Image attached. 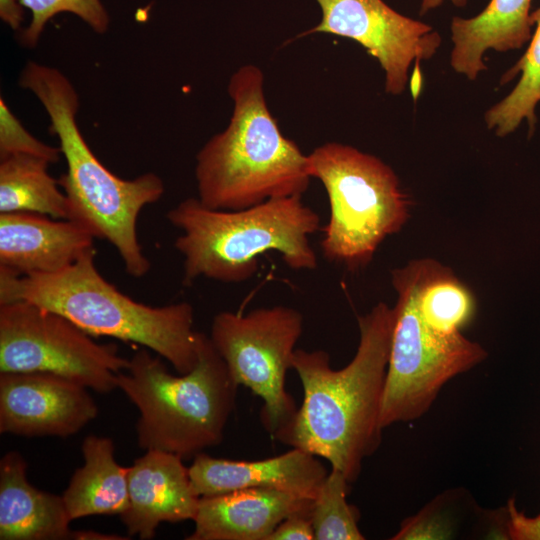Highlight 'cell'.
Instances as JSON below:
<instances>
[{
    "instance_id": "obj_1",
    "label": "cell",
    "mask_w": 540,
    "mask_h": 540,
    "mask_svg": "<svg viewBox=\"0 0 540 540\" xmlns=\"http://www.w3.org/2000/svg\"><path fill=\"white\" fill-rule=\"evenodd\" d=\"M394 310L377 303L358 317L360 340L353 359L333 369L325 350L295 349L291 369L303 388V402L273 438L326 459L348 480L357 481L363 461L382 441V401Z\"/></svg>"
},
{
    "instance_id": "obj_2",
    "label": "cell",
    "mask_w": 540,
    "mask_h": 540,
    "mask_svg": "<svg viewBox=\"0 0 540 540\" xmlns=\"http://www.w3.org/2000/svg\"><path fill=\"white\" fill-rule=\"evenodd\" d=\"M18 84L41 103L49 131L58 138L67 164L58 182L67 198L68 220L85 227L95 239L108 241L130 276H145L151 266L138 240L137 219L145 206L162 197V179L152 172L122 179L102 164L79 129L78 93L59 69L29 60Z\"/></svg>"
},
{
    "instance_id": "obj_3",
    "label": "cell",
    "mask_w": 540,
    "mask_h": 540,
    "mask_svg": "<svg viewBox=\"0 0 540 540\" xmlns=\"http://www.w3.org/2000/svg\"><path fill=\"white\" fill-rule=\"evenodd\" d=\"M228 94L233 101L229 124L196 155L199 201L216 210H240L302 196L311 180L308 157L281 133L268 109L261 69L240 67L229 80Z\"/></svg>"
},
{
    "instance_id": "obj_4",
    "label": "cell",
    "mask_w": 540,
    "mask_h": 540,
    "mask_svg": "<svg viewBox=\"0 0 540 540\" xmlns=\"http://www.w3.org/2000/svg\"><path fill=\"white\" fill-rule=\"evenodd\" d=\"M95 249L50 274L0 273V304L26 301L59 313L91 336L113 337L157 353L178 374L198 361L201 332L188 302L153 307L108 282L95 265Z\"/></svg>"
},
{
    "instance_id": "obj_5",
    "label": "cell",
    "mask_w": 540,
    "mask_h": 540,
    "mask_svg": "<svg viewBox=\"0 0 540 540\" xmlns=\"http://www.w3.org/2000/svg\"><path fill=\"white\" fill-rule=\"evenodd\" d=\"M182 231L175 249L183 256V284L205 277L241 283L259 269L258 257L277 251L292 270H314L316 253L309 237L320 217L302 196L277 197L240 210H216L198 198L182 200L167 212Z\"/></svg>"
},
{
    "instance_id": "obj_6",
    "label": "cell",
    "mask_w": 540,
    "mask_h": 540,
    "mask_svg": "<svg viewBox=\"0 0 540 540\" xmlns=\"http://www.w3.org/2000/svg\"><path fill=\"white\" fill-rule=\"evenodd\" d=\"M147 348L136 351L116 375L117 388L137 407V442L182 459L222 442L235 409L238 385L210 337L201 334L195 367L178 376Z\"/></svg>"
},
{
    "instance_id": "obj_7",
    "label": "cell",
    "mask_w": 540,
    "mask_h": 540,
    "mask_svg": "<svg viewBox=\"0 0 540 540\" xmlns=\"http://www.w3.org/2000/svg\"><path fill=\"white\" fill-rule=\"evenodd\" d=\"M307 157L311 178L323 184L329 200L323 257L349 271L365 268L380 244L408 221V196L390 166L350 145L327 142Z\"/></svg>"
},
{
    "instance_id": "obj_8",
    "label": "cell",
    "mask_w": 540,
    "mask_h": 540,
    "mask_svg": "<svg viewBox=\"0 0 540 540\" xmlns=\"http://www.w3.org/2000/svg\"><path fill=\"white\" fill-rule=\"evenodd\" d=\"M397 294L381 410L383 428L413 421L432 406L443 386L488 356L462 332L449 333L420 307L413 291L391 275Z\"/></svg>"
},
{
    "instance_id": "obj_9",
    "label": "cell",
    "mask_w": 540,
    "mask_h": 540,
    "mask_svg": "<svg viewBox=\"0 0 540 540\" xmlns=\"http://www.w3.org/2000/svg\"><path fill=\"white\" fill-rule=\"evenodd\" d=\"M128 365L117 345L97 343L59 313L26 301L0 304V373H51L106 394Z\"/></svg>"
},
{
    "instance_id": "obj_10",
    "label": "cell",
    "mask_w": 540,
    "mask_h": 540,
    "mask_svg": "<svg viewBox=\"0 0 540 540\" xmlns=\"http://www.w3.org/2000/svg\"><path fill=\"white\" fill-rule=\"evenodd\" d=\"M303 322L298 310L278 305L246 314L223 311L211 324L210 340L233 380L263 400L260 419L272 436L297 410L286 374Z\"/></svg>"
},
{
    "instance_id": "obj_11",
    "label": "cell",
    "mask_w": 540,
    "mask_h": 540,
    "mask_svg": "<svg viewBox=\"0 0 540 540\" xmlns=\"http://www.w3.org/2000/svg\"><path fill=\"white\" fill-rule=\"evenodd\" d=\"M322 11L318 25L303 33H328L352 39L375 57L385 72V91L401 94L416 61L430 59L440 35L421 21L406 17L383 0H316Z\"/></svg>"
},
{
    "instance_id": "obj_12",
    "label": "cell",
    "mask_w": 540,
    "mask_h": 540,
    "mask_svg": "<svg viewBox=\"0 0 540 540\" xmlns=\"http://www.w3.org/2000/svg\"><path fill=\"white\" fill-rule=\"evenodd\" d=\"M89 390L51 373H0V432L24 437L74 435L98 414Z\"/></svg>"
},
{
    "instance_id": "obj_13",
    "label": "cell",
    "mask_w": 540,
    "mask_h": 540,
    "mask_svg": "<svg viewBox=\"0 0 540 540\" xmlns=\"http://www.w3.org/2000/svg\"><path fill=\"white\" fill-rule=\"evenodd\" d=\"M128 506L120 515L128 536L150 540L163 522L195 518L199 497L193 492L183 459L162 450H146L128 467Z\"/></svg>"
},
{
    "instance_id": "obj_14",
    "label": "cell",
    "mask_w": 540,
    "mask_h": 540,
    "mask_svg": "<svg viewBox=\"0 0 540 540\" xmlns=\"http://www.w3.org/2000/svg\"><path fill=\"white\" fill-rule=\"evenodd\" d=\"M193 492L200 498L242 489H273L314 499L328 472L317 456L298 448L257 461L197 454L188 467Z\"/></svg>"
},
{
    "instance_id": "obj_15",
    "label": "cell",
    "mask_w": 540,
    "mask_h": 540,
    "mask_svg": "<svg viewBox=\"0 0 540 540\" xmlns=\"http://www.w3.org/2000/svg\"><path fill=\"white\" fill-rule=\"evenodd\" d=\"M93 235L68 219L34 212L0 213V273L50 274L94 249Z\"/></svg>"
},
{
    "instance_id": "obj_16",
    "label": "cell",
    "mask_w": 540,
    "mask_h": 540,
    "mask_svg": "<svg viewBox=\"0 0 540 540\" xmlns=\"http://www.w3.org/2000/svg\"><path fill=\"white\" fill-rule=\"evenodd\" d=\"M313 499L273 489L200 497L187 540H267L289 515L310 513Z\"/></svg>"
},
{
    "instance_id": "obj_17",
    "label": "cell",
    "mask_w": 540,
    "mask_h": 540,
    "mask_svg": "<svg viewBox=\"0 0 540 540\" xmlns=\"http://www.w3.org/2000/svg\"><path fill=\"white\" fill-rule=\"evenodd\" d=\"M27 463L17 451L0 461V539H72V521L63 496L39 490L27 479Z\"/></svg>"
},
{
    "instance_id": "obj_18",
    "label": "cell",
    "mask_w": 540,
    "mask_h": 540,
    "mask_svg": "<svg viewBox=\"0 0 540 540\" xmlns=\"http://www.w3.org/2000/svg\"><path fill=\"white\" fill-rule=\"evenodd\" d=\"M531 0H490L472 18L454 17L451 22L450 64L454 71L475 80L487 69V50L508 52L522 48L532 36Z\"/></svg>"
},
{
    "instance_id": "obj_19",
    "label": "cell",
    "mask_w": 540,
    "mask_h": 540,
    "mask_svg": "<svg viewBox=\"0 0 540 540\" xmlns=\"http://www.w3.org/2000/svg\"><path fill=\"white\" fill-rule=\"evenodd\" d=\"M111 438L89 435L81 451L83 465L75 470L63 493L73 521L91 515H121L128 506V467L114 458Z\"/></svg>"
},
{
    "instance_id": "obj_20",
    "label": "cell",
    "mask_w": 540,
    "mask_h": 540,
    "mask_svg": "<svg viewBox=\"0 0 540 540\" xmlns=\"http://www.w3.org/2000/svg\"><path fill=\"white\" fill-rule=\"evenodd\" d=\"M48 160L27 154L0 159V213L34 212L68 219L67 198L48 173Z\"/></svg>"
},
{
    "instance_id": "obj_21",
    "label": "cell",
    "mask_w": 540,
    "mask_h": 540,
    "mask_svg": "<svg viewBox=\"0 0 540 540\" xmlns=\"http://www.w3.org/2000/svg\"><path fill=\"white\" fill-rule=\"evenodd\" d=\"M534 34L522 57L502 75L500 85L507 84L519 75L512 91L488 109L484 119L488 129L499 137L514 132L526 121L532 134L537 123L536 107L540 102V7L530 14Z\"/></svg>"
},
{
    "instance_id": "obj_22",
    "label": "cell",
    "mask_w": 540,
    "mask_h": 540,
    "mask_svg": "<svg viewBox=\"0 0 540 540\" xmlns=\"http://www.w3.org/2000/svg\"><path fill=\"white\" fill-rule=\"evenodd\" d=\"M349 482L332 468L323 480L310 512L314 540H363L358 521L359 512L346 496Z\"/></svg>"
},
{
    "instance_id": "obj_23",
    "label": "cell",
    "mask_w": 540,
    "mask_h": 540,
    "mask_svg": "<svg viewBox=\"0 0 540 540\" xmlns=\"http://www.w3.org/2000/svg\"><path fill=\"white\" fill-rule=\"evenodd\" d=\"M31 11V21L19 37L27 48L37 46L47 23L59 13H71L98 34L105 33L110 24L109 14L101 0H19Z\"/></svg>"
},
{
    "instance_id": "obj_24",
    "label": "cell",
    "mask_w": 540,
    "mask_h": 540,
    "mask_svg": "<svg viewBox=\"0 0 540 540\" xmlns=\"http://www.w3.org/2000/svg\"><path fill=\"white\" fill-rule=\"evenodd\" d=\"M15 154L33 155L56 163L62 153L59 147L43 143L30 134L1 97L0 159Z\"/></svg>"
},
{
    "instance_id": "obj_25",
    "label": "cell",
    "mask_w": 540,
    "mask_h": 540,
    "mask_svg": "<svg viewBox=\"0 0 540 540\" xmlns=\"http://www.w3.org/2000/svg\"><path fill=\"white\" fill-rule=\"evenodd\" d=\"M508 538L512 540H540V513L528 516L519 511L513 498L507 503Z\"/></svg>"
},
{
    "instance_id": "obj_26",
    "label": "cell",
    "mask_w": 540,
    "mask_h": 540,
    "mask_svg": "<svg viewBox=\"0 0 540 540\" xmlns=\"http://www.w3.org/2000/svg\"><path fill=\"white\" fill-rule=\"evenodd\" d=\"M314 531L310 513L299 512L286 517L267 540H313Z\"/></svg>"
},
{
    "instance_id": "obj_27",
    "label": "cell",
    "mask_w": 540,
    "mask_h": 540,
    "mask_svg": "<svg viewBox=\"0 0 540 540\" xmlns=\"http://www.w3.org/2000/svg\"><path fill=\"white\" fill-rule=\"evenodd\" d=\"M0 18L13 30H20L24 21V7L18 0H0Z\"/></svg>"
},
{
    "instance_id": "obj_28",
    "label": "cell",
    "mask_w": 540,
    "mask_h": 540,
    "mask_svg": "<svg viewBox=\"0 0 540 540\" xmlns=\"http://www.w3.org/2000/svg\"><path fill=\"white\" fill-rule=\"evenodd\" d=\"M129 538L130 537L115 534H104L95 531H73L72 533V539L76 540H124Z\"/></svg>"
},
{
    "instance_id": "obj_29",
    "label": "cell",
    "mask_w": 540,
    "mask_h": 540,
    "mask_svg": "<svg viewBox=\"0 0 540 540\" xmlns=\"http://www.w3.org/2000/svg\"><path fill=\"white\" fill-rule=\"evenodd\" d=\"M445 0H422L420 7V15H424L428 11L439 7ZM453 5L457 7H463L466 5L467 0H449Z\"/></svg>"
}]
</instances>
